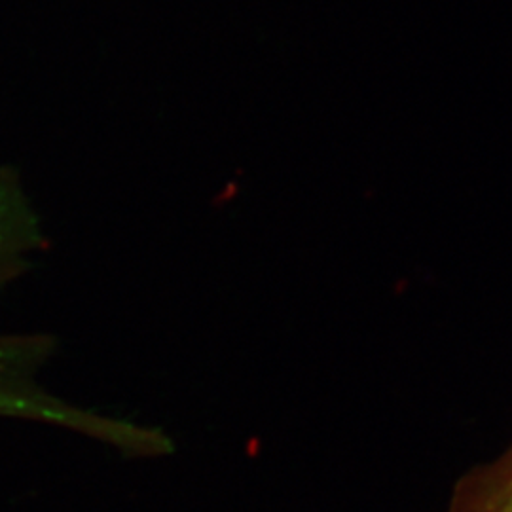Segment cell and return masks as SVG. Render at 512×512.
Instances as JSON below:
<instances>
[{
    "mask_svg": "<svg viewBox=\"0 0 512 512\" xmlns=\"http://www.w3.org/2000/svg\"><path fill=\"white\" fill-rule=\"evenodd\" d=\"M446 512H512V444L503 456L459 478Z\"/></svg>",
    "mask_w": 512,
    "mask_h": 512,
    "instance_id": "obj_1",
    "label": "cell"
},
{
    "mask_svg": "<svg viewBox=\"0 0 512 512\" xmlns=\"http://www.w3.org/2000/svg\"><path fill=\"white\" fill-rule=\"evenodd\" d=\"M12 232H14V222H12V209L8 207L4 190L0 188V256L4 255L12 243Z\"/></svg>",
    "mask_w": 512,
    "mask_h": 512,
    "instance_id": "obj_2",
    "label": "cell"
}]
</instances>
